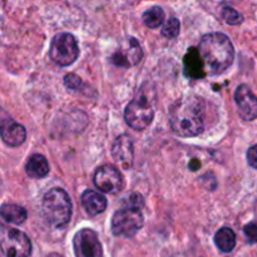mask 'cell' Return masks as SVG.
Here are the masks:
<instances>
[{"instance_id": "obj_1", "label": "cell", "mask_w": 257, "mask_h": 257, "mask_svg": "<svg viewBox=\"0 0 257 257\" xmlns=\"http://www.w3.org/2000/svg\"><path fill=\"white\" fill-rule=\"evenodd\" d=\"M170 124L183 138L196 137L205 128V103L195 95L180 98L170 107Z\"/></svg>"}, {"instance_id": "obj_2", "label": "cell", "mask_w": 257, "mask_h": 257, "mask_svg": "<svg viewBox=\"0 0 257 257\" xmlns=\"http://www.w3.org/2000/svg\"><path fill=\"white\" fill-rule=\"evenodd\" d=\"M198 52L213 75L225 73L235 59V48L230 38L223 33H208L203 35Z\"/></svg>"}, {"instance_id": "obj_3", "label": "cell", "mask_w": 257, "mask_h": 257, "mask_svg": "<svg viewBox=\"0 0 257 257\" xmlns=\"http://www.w3.org/2000/svg\"><path fill=\"white\" fill-rule=\"evenodd\" d=\"M42 213L53 227H63L72 217V201L62 188H52L43 197Z\"/></svg>"}, {"instance_id": "obj_4", "label": "cell", "mask_w": 257, "mask_h": 257, "mask_svg": "<svg viewBox=\"0 0 257 257\" xmlns=\"http://www.w3.org/2000/svg\"><path fill=\"white\" fill-rule=\"evenodd\" d=\"M153 102L155 100H151V90L148 94L140 90L125 108L124 119L127 124L136 131L146 130L155 118Z\"/></svg>"}, {"instance_id": "obj_5", "label": "cell", "mask_w": 257, "mask_h": 257, "mask_svg": "<svg viewBox=\"0 0 257 257\" xmlns=\"http://www.w3.org/2000/svg\"><path fill=\"white\" fill-rule=\"evenodd\" d=\"M50 59L60 67L73 64L79 57L78 42L70 33H59L52 40L49 49Z\"/></svg>"}, {"instance_id": "obj_6", "label": "cell", "mask_w": 257, "mask_h": 257, "mask_svg": "<svg viewBox=\"0 0 257 257\" xmlns=\"http://www.w3.org/2000/svg\"><path fill=\"white\" fill-rule=\"evenodd\" d=\"M143 218L141 208L127 206L120 208L113 215L112 232L115 236L132 237L143 227Z\"/></svg>"}, {"instance_id": "obj_7", "label": "cell", "mask_w": 257, "mask_h": 257, "mask_svg": "<svg viewBox=\"0 0 257 257\" xmlns=\"http://www.w3.org/2000/svg\"><path fill=\"white\" fill-rule=\"evenodd\" d=\"M0 243L7 257H29L32 253V242L28 236L15 228L3 227Z\"/></svg>"}, {"instance_id": "obj_8", "label": "cell", "mask_w": 257, "mask_h": 257, "mask_svg": "<svg viewBox=\"0 0 257 257\" xmlns=\"http://www.w3.org/2000/svg\"><path fill=\"white\" fill-rule=\"evenodd\" d=\"M143 57V50L136 38H127L110 57V63L120 68L135 67Z\"/></svg>"}, {"instance_id": "obj_9", "label": "cell", "mask_w": 257, "mask_h": 257, "mask_svg": "<svg viewBox=\"0 0 257 257\" xmlns=\"http://www.w3.org/2000/svg\"><path fill=\"white\" fill-rule=\"evenodd\" d=\"M73 246L77 257H103L102 245L95 231L83 228L75 233Z\"/></svg>"}, {"instance_id": "obj_10", "label": "cell", "mask_w": 257, "mask_h": 257, "mask_svg": "<svg viewBox=\"0 0 257 257\" xmlns=\"http://www.w3.org/2000/svg\"><path fill=\"white\" fill-rule=\"evenodd\" d=\"M94 185L104 193H117L123 187V177L117 168L110 165H104L95 172Z\"/></svg>"}, {"instance_id": "obj_11", "label": "cell", "mask_w": 257, "mask_h": 257, "mask_svg": "<svg viewBox=\"0 0 257 257\" xmlns=\"http://www.w3.org/2000/svg\"><path fill=\"white\" fill-rule=\"evenodd\" d=\"M235 102L240 117L243 120H253L257 118V97L246 84L238 85L235 92Z\"/></svg>"}, {"instance_id": "obj_12", "label": "cell", "mask_w": 257, "mask_h": 257, "mask_svg": "<svg viewBox=\"0 0 257 257\" xmlns=\"http://www.w3.org/2000/svg\"><path fill=\"white\" fill-rule=\"evenodd\" d=\"M112 156L115 162L119 163L123 168H130L133 163V157H135L132 138L127 135L119 136L113 143Z\"/></svg>"}, {"instance_id": "obj_13", "label": "cell", "mask_w": 257, "mask_h": 257, "mask_svg": "<svg viewBox=\"0 0 257 257\" xmlns=\"http://www.w3.org/2000/svg\"><path fill=\"white\" fill-rule=\"evenodd\" d=\"M2 138L10 147H18L24 143L27 138V131L22 124L14 120H4L2 128Z\"/></svg>"}, {"instance_id": "obj_14", "label": "cell", "mask_w": 257, "mask_h": 257, "mask_svg": "<svg viewBox=\"0 0 257 257\" xmlns=\"http://www.w3.org/2000/svg\"><path fill=\"white\" fill-rule=\"evenodd\" d=\"M203 59L201 57L200 52L195 48H190L187 54L183 59V65H185V74L192 79H201L206 75L205 68H203Z\"/></svg>"}, {"instance_id": "obj_15", "label": "cell", "mask_w": 257, "mask_h": 257, "mask_svg": "<svg viewBox=\"0 0 257 257\" xmlns=\"http://www.w3.org/2000/svg\"><path fill=\"white\" fill-rule=\"evenodd\" d=\"M80 200H82V206L90 216L99 215V213L104 212L107 208V200L102 193L97 192V191H84Z\"/></svg>"}, {"instance_id": "obj_16", "label": "cell", "mask_w": 257, "mask_h": 257, "mask_svg": "<svg viewBox=\"0 0 257 257\" xmlns=\"http://www.w3.org/2000/svg\"><path fill=\"white\" fill-rule=\"evenodd\" d=\"M27 175L32 178H44L49 173V163L43 155L35 153L30 156L25 165Z\"/></svg>"}, {"instance_id": "obj_17", "label": "cell", "mask_w": 257, "mask_h": 257, "mask_svg": "<svg viewBox=\"0 0 257 257\" xmlns=\"http://www.w3.org/2000/svg\"><path fill=\"white\" fill-rule=\"evenodd\" d=\"M0 212H2V217L7 222L14 223V225H22L28 217L25 208L19 205H15V203H4Z\"/></svg>"}, {"instance_id": "obj_18", "label": "cell", "mask_w": 257, "mask_h": 257, "mask_svg": "<svg viewBox=\"0 0 257 257\" xmlns=\"http://www.w3.org/2000/svg\"><path fill=\"white\" fill-rule=\"evenodd\" d=\"M215 243L222 252H231L236 246V235L230 227H222L216 232Z\"/></svg>"}, {"instance_id": "obj_19", "label": "cell", "mask_w": 257, "mask_h": 257, "mask_svg": "<svg viewBox=\"0 0 257 257\" xmlns=\"http://www.w3.org/2000/svg\"><path fill=\"white\" fill-rule=\"evenodd\" d=\"M142 19L146 27L151 28V29H156V28L161 27L165 22V12L161 7H152L151 9L146 10L143 13Z\"/></svg>"}, {"instance_id": "obj_20", "label": "cell", "mask_w": 257, "mask_h": 257, "mask_svg": "<svg viewBox=\"0 0 257 257\" xmlns=\"http://www.w3.org/2000/svg\"><path fill=\"white\" fill-rule=\"evenodd\" d=\"M163 37L166 38H176L180 33V20L177 18H171L170 20L166 22V24L162 27V30H161Z\"/></svg>"}, {"instance_id": "obj_21", "label": "cell", "mask_w": 257, "mask_h": 257, "mask_svg": "<svg viewBox=\"0 0 257 257\" xmlns=\"http://www.w3.org/2000/svg\"><path fill=\"white\" fill-rule=\"evenodd\" d=\"M222 18L225 19V22L227 23V24H231V25L240 24V23H242V19H243L242 15H241L237 10L233 9V8L231 7L223 8Z\"/></svg>"}, {"instance_id": "obj_22", "label": "cell", "mask_w": 257, "mask_h": 257, "mask_svg": "<svg viewBox=\"0 0 257 257\" xmlns=\"http://www.w3.org/2000/svg\"><path fill=\"white\" fill-rule=\"evenodd\" d=\"M243 233H245L248 242L257 243V223L255 222L247 223V225L243 227Z\"/></svg>"}, {"instance_id": "obj_23", "label": "cell", "mask_w": 257, "mask_h": 257, "mask_svg": "<svg viewBox=\"0 0 257 257\" xmlns=\"http://www.w3.org/2000/svg\"><path fill=\"white\" fill-rule=\"evenodd\" d=\"M64 84L68 89H78L82 85V80L75 74H67L64 77Z\"/></svg>"}, {"instance_id": "obj_24", "label": "cell", "mask_w": 257, "mask_h": 257, "mask_svg": "<svg viewBox=\"0 0 257 257\" xmlns=\"http://www.w3.org/2000/svg\"><path fill=\"white\" fill-rule=\"evenodd\" d=\"M247 162L251 167L257 170V145L248 148L247 151Z\"/></svg>"}]
</instances>
